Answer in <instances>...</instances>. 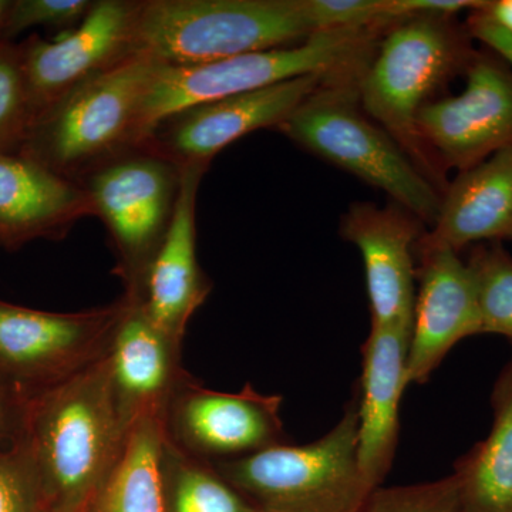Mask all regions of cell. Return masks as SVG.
Listing matches in <instances>:
<instances>
[{
	"label": "cell",
	"instance_id": "1",
	"mask_svg": "<svg viewBox=\"0 0 512 512\" xmlns=\"http://www.w3.org/2000/svg\"><path fill=\"white\" fill-rule=\"evenodd\" d=\"M127 434L107 355L79 375L29 393L16 444L35 470L46 511L93 512Z\"/></svg>",
	"mask_w": 512,
	"mask_h": 512
},
{
	"label": "cell",
	"instance_id": "2",
	"mask_svg": "<svg viewBox=\"0 0 512 512\" xmlns=\"http://www.w3.org/2000/svg\"><path fill=\"white\" fill-rule=\"evenodd\" d=\"M389 26L315 33L299 43L191 66L158 63L138 117V148L165 120L201 104L255 92L295 77L319 74L330 82H359Z\"/></svg>",
	"mask_w": 512,
	"mask_h": 512
},
{
	"label": "cell",
	"instance_id": "3",
	"mask_svg": "<svg viewBox=\"0 0 512 512\" xmlns=\"http://www.w3.org/2000/svg\"><path fill=\"white\" fill-rule=\"evenodd\" d=\"M470 37L454 16H407L384 33L357 83L367 116L399 143L443 194L448 185L444 170L420 140L417 117L454 76L466 73L476 55Z\"/></svg>",
	"mask_w": 512,
	"mask_h": 512
},
{
	"label": "cell",
	"instance_id": "4",
	"mask_svg": "<svg viewBox=\"0 0 512 512\" xmlns=\"http://www.w3.org/2000/svg\"><path fill=\"white\" fill-rule=\"evenodd\" d=\"M315 33L306 0H144L133 53L191 66L299 45Z\"/></svg>",
	"mask_w": 512,
	"mask_h": 512
},
{
	"label": "cell",
	"instance_id": "5",
	"mask_svg": "<svg viewBox=\"0 0 512 512\" xmlns=\"http://www.w3.org/2000/svg\"><path fill=\"white\" fill-rule=\"evenodd\" d=\"M158 63L133 53L74 87L37 117L20 154L69 180L138 148V117Z\"/></svg>",
	"mask_w": 512,
	"mask_h": 512
},
{
	"label": "cell",
	"instance_id": "6",
	"mask_svg": "<svg viewBox=\"0 0 512 512\" xmlns=\"http://www.w3.org/2000/svg\"><path fill=\"white\" fill-rule=\"evenodd\" d=\"M359 82L320 87L278 127L293 143L382 190L423 224L439 218L443 192L360 106Z\"/></svg>",
	"mask_w": 512,
	"mask_h": 512
},
{
	"label": "cell",
	"instance_id": "7",
	"mask_svg": "<svg viewBox=\"0 0 512 512\" xmlns=\"http://www.w3.org/2000/svg\"><path fill=\"white\" fill-rule=\"evenodd\" d=\"M357 440L355 396L338 424L312 443L212 464L259 512H360L373 491L360 471Z\"/></svg>",
	"mask_w": 512,
	"mask_h": 512
},
{
	"label": "cell",
	"instance_id": "8",
	"mask_svg": "<svg viewBox=\"0 0 512 512\" xmlns=\"http://www.w3.org/2000/svg\"><path fill=\"white\" fill-rule=\"evenodd\" d=\"M181 168L146 148L128 151L83 178L109 229L124 296L141 301L148 268L173 220Z\"/></svg>",
	"mask_w": 512,
	"mask_h": 512
},
{
	"label": "cell",
	"instance_id": "9",
	"mask_svg": "<svg viewBox=\"0 0 512 512\" xmlns=\"http://www.w3.org/2000/svg\"><path fill=\"white\" fill-rule=\"evenodd\" d=\"M124 308L123 296L74 313L0 301V377L29 394L79 375L107 355Z\"/></svg>",
	"mask_w": 512,
	"mask_h": 512
},
{
	"label": "cell",
	"instance_id": "10",
	"mask_svg": "<svg viewBox=\"0 0 512 512\" xmlns=\"http://www.w3.org/2000/svg\"><path fill=\"white\" fill-rule=\"evenodd\" d=\"M282 396L245 384L237 393L208 389L188 376L164 414L165 437L192 457L220 463L288 443Z\"/></svg>",
	"mask_w": 512,
	"mask_h": 512
},
{
	"label": "cell",
	"instance_id": "11",
	"mask_svg": "<svg viewBox=\"0 0 512 512\" xmlns=\"http://www.w3.org/2000/svg\"><path fill=\"white\" fill-rule=\"evenodd\" d=\"M457 96L434 100L417 117L424 147L444 171L468 170L512 147V70L503 59L476 53Z\"/></svg>",
	"mask_w": 512,
	"mask_h": 512
},
{
	"label": "cell",
	"instance_id": "12",
	"mask_svg": "<svg viewBox=\"0 0 512 512\" xmlns=\"http://www.w3.org/2000/svg\"><path fill=\"white\" fill-rule=\"evenodd\" d=\"M330 82L319 74L295 77L181 111L154 130L141 148L173 161L210 165L212 158L259 128L281 126L316 90Z\"/></svg>",
	"mask_w": 512,
	"mask_h": 512
},
{
	"label": "cell",
	"instance_id": "13",
	"mask_svg": "<svg viewBox=\"0 0 512 512\" xmlns=\"http://www.w3.org/2000/svg\"><path fill=\"white\" fill-rule=\"evenodd\" d=\"M136 5L127 0L94 2L76 29L53 40L33 36L20 46L37 117L84 80L133 55Z\"/></svg>",
	"mask_w": 512,
	"mask_h": 512
},
{
	"label": "cell",
	"instance_id": "14",
	"mask_svg": "<svg viewBox=\"0 0 512 512\" xmlns=\"http://www.w3.org/2000/svg\"><path fill=\"white\" fill-rule=\"evenodd\" d=\"M423 222L397 204L355 202L342 217L340 235L355 244L365 264L372 325L412 329L416 303L414 256Z\"/></svg>",
	"mask_w": 512,
	"mask_h": 512
},
{
	"label": "cell",
	"instance_id": "15",
	"mask_svg": "<svg viewBox=\"0 0 512 512\" xmlns=\"http://www.w3.org/2000/svg\"><path fill=\"white\" fill-rule=\"evenodd\" d=\"M420 265L407 382H429L434 370L463 339L483 335L476 285L467 262L448 248H417Z\"/></svg>",
	"mask_w": 512,
	"mask_h": 512
},
{
	"label": "cell",
	"instance_id": "16",
	"mask_svg": "<svg viewBox=\"0 0 512 512\" xmlns=\"http://www.w3.org/2000/svg\"><path fill=\"white\" fill-rule=\"evenodd\" d=\"M126 308L111 338L107 363L111 387L128 431L146 417L164 419L168 403L190 376L183 366V343L154 325L138 299Z\"/></svg>",
	"mask_w": 512,
	"mask_h": 512
},
{
	"label": "cell",
	"instance_id": "17",
	"mask_svg": "<svg viewBox=\"0 0 512 512\" xmlns=\"http://www.w3.org/2000/svg\"><path fill=\"white\" fill-rule=\"evenodd\" d=\"M180 168L173 220L148 268L141 303L154 325L183 343L188 323L207 301L212 282L198 262L195 224L198 188L208 167L188 164Z\"/></svg>",
	"mask_w": 512,
	"mask_h": 512
},
{
	"label": "cell",
	"instance_id": "18",
	"mask_svg": "<svg viewBox=\"0 0 512 512\" xmlns=\"http://www.w3.org/2000/svg\"><path fill=\"white\" fill-rule=\"evenodd\" d=\"M412 329L372 325L362 348V376L356 392L359 467L367 487H382L399 446L400 402L407 382Z\"/></svg>",
	"mask_w": 512,
	"mask_h": 512
},
{
	"label": "cell",
	"instance_id": "19",
	"mask_svg": "<svg viewBox=\"0 0 512 512\" xmlns=\"http://www.w3.org/2000/svg\"><path fill=\"white\" fill-rule=\"evenodd\" d=\"M96 215L89 192L32 158L0 154V247L60 239Z\"/></svg>",
	"mask_w": 512,
	"mask_h": 512
},
{
	"label": "cell",
	"instance_id": "20",
	"mask_svg": "<svg viewBox=\"0 0 512 512\" xmlns=\"http://www.w3.org/2000/svg\"><path fill=\"white\" fill-rule=\"evenodd\" d=\"M512 227V147L460 171L448 184L439 218L417 248L460 251L480 241H501Z\"/></svg>",
	"mask_w": 512,
	"mask_h": 512
},
{
	"label": "cell",
	"instance_id": "21",
	"mask_svg": "<svg viewBox=\"0 0 512 512\" xmlns=\"http://www.w3.org/2000/svg\"><path fill=\"white\" fill-rule=\"evenodd\" d=\"M490 434L458 458L460 512H512V359L494 384Z\"/></svg>",
	"mask_w": 512,
	"mask_h": 512
},
{
	"label": "cell",
	"instance_id": "22",
	"mask_svg": "<svg viewBox=\"0 0 512 512\" xmlns=\"http://www.w3.org/2000/svg\"><path fill=\"white\" fill-rule=\"evenodd\" d=\"M163 439L160 417H146L131 426L123 454L93 512H167L161 474Z\"/></svg>",
	"mask_w": 512,
	"mask_h": 512
},
{
	"label": "cell",
	"instance_id": "23",
	"mask_svg": "<svg viewBox=\"0 0 512 512\" xmlns=\"http://www.w3.org/2000/svg\"><path fill=\"white\" fill-rule=\"evenodd\" d=\"M161 474L167 512H259L214 464L185 453L165 433Z\"/></svg>",
	"mask_w": 512,
	"mask_h": 512
},
{
	"label": "cell",
	"instance_id": "24",
	"mask_svg": "<svg viewBox=\"0 0 512 512\" xmlns=\"http://www.w3.org/2000/svg\"><path fill=\"white\" fill-rule=\"evenodd\" d=\"M476 285L481 330L512 340V258L497 242L478 245L467 262Z\"/></svg>",
	"mask_w": 512,
	"mask_h": 512
},
{
	"label": "cell",
	"instance_id": "25",
	"mask_svg": "<svg viewBox=\"0 0 512 512\" xmlns=\"http://www.w3.org/2000/svg\"><path fill=\"white\" fill-rule=\"evenodd\" d=\"M36 119L20 46L0 42V154L22 148Z\"/></svg>",
	"mask_w": 512,
	"mask_h": 512
},
{
	"label": "cell",
	"instance_id": "26",
	"mask_svg": "<svg viewBox=\"0 0 512 512\" xmlns=\"http://www.w3.org/2000/svg\"><path fill=\"white\" fill-rule=\"evenodd\" d=\"M360 512H460V485L451 474L430 483L379 487Z\"/></svg>",
	"mask_w": 512,
	"mask_h": 512
},
{
	"label": "cell",
	"instance_id": "27",
	"mask_svg": "<svg viewBox=\"0 0 512 512\" xmlns=\"http://www.w3.org/2000/svg\"><path fill=\"white\" fill-rule=\"evenodd\" d=\"M0 512H47L35 470L16 443L0 448Z\"/></svg>",
	"mask_w": 512,
	"mask_h": 512
},
{
	"label": "cell",
	"instance_id": "28",
	"mask_svg": "<svg viewBox=\"0 0 512 512\" xmlns=\"http://www.w3.org/2000/svg\"><path fill=\"white\" fill-rule=\"evenodd\" d=\"M94 2L89 0H16L10 2L0 39L18 36L35 26L69 28L86 18Z\"/></svg>",
	"mask_w": 512,
	"mask_h": 512
},
{
	"label": "cell",
	"instance_id": "29",
	"mask_svg": "<svg viewBox=\"0 0 512 512\" xmlns=\"http://www.w3.org/2000/svg\"><path fill=\"white\" fill-rule=\"evenodd\" d=\"M28 393L0 377V448L18 441L25 419Z\"/></svg>",
	"mask_w": 512,
	"mask_h": 512
},
{
	"label": "cell",
	"instance_id": "30",
	"mask_svg": "<svg viewBox=\"0 0 512 512\" xmlns=\"http://www.w3.org/2000/svg\"><path fill=\"white\" fill-rule=\"evenodd\" d=\"M467 32L494 50L495 55L512 67V37L488 18L483 9L473 10L467 22Z\"/></svg>",
	"mask_w": 512,
	"mask_h": 512
},
{
	"label": "cell",
	"instance_id": "31",
	"mask_svg": "<svg viewBox=\"0 0 512 512\" xmlns=\"http://www.w3.org/2000/svg\"><path fill=\"white\" fill-rule=\"evenodd\" d=\"M483 12L495 25L503 28L512 37V0H495L487 2Z\"/></svg>",
	"mask_w": 512,
	"mask_h": 512
},
{
	"label": "cell",
	"instance_id": "32",
	"mask_svg": "<svg viewBox=\"0 0 512 512\" xmlns=\"http://www.w3.org/2000/svg\"><path fill=\"white\" fill-rule=\"evenodd\" d=\"M10 2L0 0V35H2L3 25H5L6 15H8Z\"/></svg>",
	"mask_w": 512,
	"mask_h": 512
},
{
	"label": "cell",
	"instance_id": "33",
	"mask_svg": "<svg viewBox=\"0 0 512 512\" xmlns=\"http://www.w3.org/2000/svg\"><path fill=\"white\" fill-rule=\"evenodd\" d=\"M505 239H510V241H512V227L510 231H508L507 237H505Z\"/></svg>",
	"mask_w": 512,
	"mask_h": 512
}]
</instances>
